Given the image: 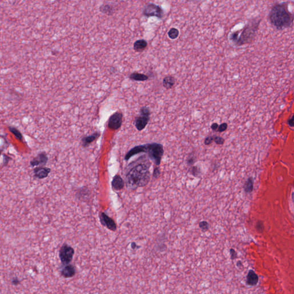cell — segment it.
Instances as JSON below:
<instances>
[{
	"instance_id": "obj_1",
	"label": "cell",
	"mask_w": 294,
	"mask_h": 294,
	"mask_svg": "<svg viewBox=\"0 0 294 294\" xmlns=\"http://www.w3.org/2000/svg\"><path fill=\"white\" fill-rule=\"evenodd\" d=\"M151 166L150 160L144 155L130 163L126 167L125 175L127 187L135 190L146 186L150 179Z\"/></svg>"
},
{
	"instance_id": "obj_2",
	"label": "cell",
	"mask_w": 294,
	"mask_h": 294,
	"mask_svg": "<svg viewBox=\"0 0 294 294\" xmlns=\"http://www.w3.org/2000/svg\"><path fill=\"white\" fill-rule=\"evenodd\" d=\"M269 21L277 29L289 28L294 21V14L290 13L286 3L274 5L269 12Z\"/></svg>"
},
{
	"instance_id": "obj_3",
	"label": "cell",
	"mask_w": 294,
	"mask_h": 294,
	"mask_svg": "<svg viewBox=\"0 0 294 294\" xmlns=\"http://www.w3.org/2000/svg\"><path fill=\"white\" fill-rule=\"evenodd\" d=\"M259 22L252 21L248 23L241 31L240 35L238 36V39L235 44L237 46H241L251 42L253 38L255 37L256 32L257 31L259 26Z\"/></svg>"
},
{
	"instance_id": "obj_4",
	"label": "cell",
	"mask_w": 294,
	"mask_h": 294,
	"mask_svg": "<svg viewBox=\"0 0 294 294\" xmlns=\"http://www.w3.org/2000/svg\"><path fill=\"white\" fill-rule=\"evenodd\" d=\"M145 153H148L151 159L156 166H159L164 153L163 146L156 143L145 144Z\"/></svg>"
},
{
	"instance_id": "obj_5",
	"label": "cell",
	"mask_w": 294,
	"mask_h": 294,
	"mask_svg": "<svg viewBox=\"0 0 294 294\" xmlns=\"http://www.w3.org/2000/svg\"><path fill=\"white\" fill-rule=\"evenodd\" d=\"M74 254V249L66 243L63 244L59 252V259L63 265H67L70 264L73 259Z\"/></svg>"
},
{
	"instance_id": "obj_6",
	"label": "cell",
	"mask_w": 294,
	"mask_h": 294,
	"mask_svg": "<svg viewBox=\"0 0 294 294\" xmlns=\"http://www.w3.org/2000/svg\"><path fill=\"white\" fill-rule=\"evenodd\" d=\"M143 14L146 17L155 16L159 19L163 17L164 12L162 8L159 5L154 4H149L145 6L143 12Z\"/></svg>"
},
{
	"instance_id": "obj_7",
	"label": "cell",
	"mask_w": 294,
	"mask_h": 294,
	"mask_svg": "<svg viewBox=\"0 0 294 294\" xmlns=\"http://www.w3.org/2000/svg\"><path fill=\"white\" fill-rule=\"evenodd\" d=\"M123 115L120 112L113 113L110 116L108 120V126L109 128L112 130H117L120 128L122 123Z\"/></svg>"
},
{
	"instance_id": "obj_8",
	"label": "cell",
	"mask_w": 294,
	"mask_h": 294,
	"mask_svg": "<svg viewBox=\"0 0 294 294\" xmlns=\"http://www.w3.org/2000/svg\"><path fill=\"white\" fill-rule=\"evenodd\" d=\"M100 220L101 224L109 230L113 232H115L117 230V225L114 221L104 212L100 213Z\"/></svg>"
},
{
	"instance_id": "obj_9",
	"label": "cell",
	"mask_w": 294,
	"mask_h": 294,
	"mask_svg": "<svg viewBox=\"0 0 294 294\" xmlns=\"http://www.w3.org/2000/svg\"><path fill=\"white\" fill-rule=\"evenodd\" d=\"M48 156L45 152H40L37 155L36 157L33 158L30 162L31 166L35 167H43L45 166L48 162Z\"/></svg>"
},
{
	"instance_id": "obj_10",
	"label": "cell",
	"mask_w": 294,
	"mask_h": 294,
	"mask_svg": "<svg viewBox=\"0 0 294 294\" xmlns=\"http://www.w3.org/2000/svg\"><path fill=\"white\" fill-rule=\"evenodd\" d=\"M77 273V269L74 265L69 264L63 265L60 269V274L65 279L73 278Z\"/></svg>"
},
{
	"instance_id": "obj_11",
	"label": "cell",
	"mask_w": 294,
	"mask_h": 294,
	"mask_svg": "<svg viewBox=\"0 0 294 294\" xmlns=\"http://www.w3.org/2000/svg\"><path fill=\"white\" fill-rule=\"evenodd\" d=\"M149 119H150L149 116L142 115V114L136 117L135 120V125L137 129L139 131L143 130L148 124Z\"/></svg>"
},
{
	"instance_id": "obj_12",
	"label": "cell",
	"mask_w": 294,
	"mask_h": 294,
	"mask_svg": "<svg viewBox=\"0 0 294 294\" xmlns=\"http://www.w3.org/2000/svg\"><path fill=\"white\" fill-rule=\"evenodd\" d=\"M51 172V169L48 167H37L33 170V174L35 178L39 179H43L47 178Z\"/></svg>"
},
{
	"instance_id": "obj_13",
	"label": "cell",
	"mask_w": 294,
	"mask_h": 294,
	"mask_svg": "<svg viewBox=\"0 0 294 294\" xmlns=\"http://www.w3.org/2000/svg\"><path fill=\"white\" fill-rule=\"evenodd\" d=\"M145 144L144 145H140L136 146L133 147V148L129 150L128 152L125 155V160H128L129 159L132 158L133 156L136 155L137 154L141 153H145Z\"/></svg>"
},
{
	"instance_id": "obj_14",
	"label": "cell",
	"mask_w": 294,
	"mask_h": 294,
	"mask_svg": "<svg viewBox=\"0 0 294 294\" xmlns=\"http://www.w3.org/2000/svg\"><path fill=\"white\" fill-rule=\"evenodd\" d=\"M101 135L100 132H95L91 135L83 137L81 140V144L83 147L86 148L91 144L93 141H95Z\"/></svg>"
},
{
	"instance_id": "obj_15",
	"label": "cell",
	"mask_w": 294,
	"mask_h": 294,
	"mask_svg": "<svg viewBox=\"0 0 294 294\" xmlns=\"http://www.w3.org/2000/svg\"><path fill=\"white\" fill-rule=\"evenodd\" d=\"M112 186L113 190L116 191L121 190L124 187V180L121 177L120 175H116L113 179Z\"/></svg>"
},
{
	"instance_id": "obj_16",
	"label": "cell",
	"mask_w": 294,
	"mask_h": 294,
	"mask_svg": "<svg viewBox=\"0 0 294 294\" xmlns=\"http://www.w3.org/2000/svg\"><path fill=\"white\" fill-rule=\"evenodd\" d=\"M147 46H148V43L145 40L140 39V40H136L134 43L133 49L137 52H140L145 50Z\"/></svg>"
},
{
	"instance_id": "obj_17",
	"label": "cell",
	"mask_w": 294,
	"mask_h": 294,
	"mask_svg": "<svg viewBox=\"0 0 294 294\" xmlns=\"http://www.w3.org/2000/svg\"><path fill=\"white\" fill-rule=\"evenodd\" d=\"M175 80L172 76H167L163 80V85L166 89H170L174 86Z\"/></svg>"
},
{
	"instance_id": "obj_18",
	"label": "cell",
	"mask_w": 294,
	"mask_h": 294,
	"mask_svg": "<svg viewBox=\"0 0 294 294\" xmlns=\"http://www.w3.org/2000/svg\"><path fill=\"white\" fill-rule=\"evenodd\" d=\"M149 77L147 75L139 72H133L129 75V79L135 81H145Z\"/></svg>"
},
{
	"instance_id": "obj_19",
	"label": "cell",
	"mask_w": 294,
	"mask_h": 294,
	"mask_svg": "<svg viewBox=\"0 0 294 294\" xmlns=\"http://www.w3.org/2000/svg\"><path fill=\"white\" fill-rule=\"evenodd\" d=\"M100 12L108 16H110L113 14L114 12L113 7L110 4L102 5L100 7Z\"/></svg>"
},
{
	"instance_id": "obj_20",
	"label": "cell",
	"mask_w": 294,
	"mask_h": 294,
	"mask_svg": "<svg viewBox=\"0 0 294 294\" xmlns=\"http://www.w3.org/2000/svg\"><path fill=\"white\" fill-rule=\"evenodd\" d=\"M8 129L9 131L13 133L18 140H23L22 134L17 129L14 128V127H13V126H9Z\"/></svg>"
},
{
	"instance_id": "obj_21",
	"label": "cell",
	"mask_w": 294,
	"mask_h": 294,
	"mask_svg": "<svg viewBox=\"0 0 294 294\" xmlns=\"http://www.w3.org/2000/svg\"><path fill=\"white\" fill-rule=\"evenodd\" d=\"M179 35V32L178 29L175 28L170 29L168 32V37L171 39H176L177 37H178Z\"/></svg>"
},
{
	"instance_id": "obj_22",
	"label": "cell",
	"mask_w": 294,
	"mask_h": 294,
	"mask_svg": "<svg viewBox=\"0 0 294 294\" xmlns=\"http://www.w3.org/2000/svg\"><path fill=\"white\" fill-rule=\"evenodd\" d=\"M253 188V183L252 178L248 179V181L245 183L244 190L246 193H251Z\"/></svg>"
},
{
	"instance_id": "obj_23",
	"label": "cell",
	"mask_w": 294,
	"mask_h": 294,
	"mask_svg": "<svg viewBox=\"0 0 294 294\" xmlns=\"http://www.w3.org/2000/svg\"><path fill=\"white\" fill-rule=\"evenodd\" d=\"M199 228L202 229L203 232H206L209 229V224L206 221H203L200 222L199 224Z\"/></svg>"
},
{
	"instance_id": "obj_24",
	"label": "cell",
	"mask_w": 294,
	"mask_h": 294,
	"mask_svg": "<svg viewBox=\"0 0 294 294\" xmlns=\"http://www.w3.org/2000/svg\"><path fill=\"white\" fill-rule=\"evenodd\" d=\"M200 172H201L200 169H199V168H198L197 166H193V167L191 168V174H192L193 176H195V177L199 176V175H200Z\"/></svg>"
},
{
	"instance_id": "obj_25",
	"label": "cell",
	"mask_w": 294,
	"mask_h": 294,
	"mask_svg": "<svg viewBox=\"0 0 294 294\" xmlns=\"http://www.w3.org/2000/svg\"><path fill=\"white\" fill-rule=\"evenodd\" d=\"M213 139H214V142L215 143V144L218 145H222L225 142V140L222 137H221L218 136H213Z\"/></svg>"
},
{
	"instance_id": "obj_26",
	"label": "cell",
	"mask_w": 294,
	"mask_h": 294,
	"mask_svg": "<svg viewBox=\"0 0 294 294\" xmlns=\"http://www.w3.org/2000/svg\"><path fill=\"white\" fill-rule=\"evenodd\" d=\"M140 114L145 115V116H150V114H151V112L149 110V108H147L146 106L142 107L140 109Z\"/></svg>"
},
{
	"instance_id": "obj_27",
	"label": "cell",
	"mask_w": 294,
	"mask_h": 294,
	"mask_svg": "<svg viewBox=\"0 0 294 294\" xmlns=\"http://www.w3.org/2000/svg\"><path fill=\"white\" fill-rule=\"evenodd\" d=\"M228 128V124L225 122L224 123H222L221 124L219 125V127H218V129L217 130V132H223L224 131H225L226 129Z\"/></svg>"
},
{
	"instance_id": "obj_28",
	"label": "cell",
	"mask_w": 294,
	"mask_h": 294,
	"mask_svg": "<svg viewBox=\"0 0 294 294\" xmlns=\"http://www.w3.org/2000/svg\"><path fill=\"white\" fill-rule=\"evenodd\" d=\"M213 141H214L213 136H207V137L205 139L204 143H205V145H210Z\"/></svg>"
},
{
	"instance_id": "obj_29",
	"label": "cell",
	"mask_w": 294,
	"mask_h": 294,
	"mask_svg": "<svg viewBox=\"0 0 294 294\" xmlns=\"http://www.w3.org/2000/svg\"><path fill=\"white\" fill-rule=\"evenodd\" d=\"M20 282L21 280L17 277H14L11 279V283L13 286H18L19 284H20Z\"/></svg>"
},
{
	"instance_id": "obj_30",
	"label": "cell",
	"mask_w": 294,
	"mask_h": 294,
	"mask_svg": "<svg viewBox=\"0 0 294 294\" xmlns=\"http://www.w3.org/2000/svg\"><path fill=\"white\" fill-rule=\"evenodd\" d=\"M230 257H231V259L232 260H234L237 259V254L236 252L235 251L234 249H230Z\"/></svg>"
},
{
	"instance_id": "obj_31",
	"label": "cell",
	"mask_w": 294,
	"mask_h": 294,
	"mask_svg": "<svg viewBox=\"0 0 294 294\" xmlns=\"http://www.w3.org/2000/svg\"><path fill=\"white\" fill-rule=\"evenodd\" d=\"M160 174V171L159 168L158 167L155 168L154 170H153V177L155 178H158V177L159 176Z\"/></svg>"
},
{
	"instance_id": "obj_32",
	"label": "cell",
	"mask_w": 294,
	"mask_h": 294,
	"mask_svg": "<svg viewBox=\"0 0 294 294\" xmlns=\"http://www.w3.org/2000/svg\"><path fill=\"white\" fill-rule=\"evenodd\" d=\"M195 162V158L193 156H190L187 159V164L189 166L193 165Z\"/></svg>"
},
{
	"instance_id": "obj_33",
	"label": "cell",
	"mask_w": 294,
	"mask_h": 294,
	"mask_svg": "<svg viewBox=\"0 0 294 294\" xmlns=\"http://www.w3.org/2000/svg\"><path fill=\"white\" fill-rule=\"evenodd\" d=\"M218 127H219V125L217 124V123H213V124L211 125V128L214 131H217L218 130Z\"/></svg>"
},
{
	"instance_id": "obj_34",
	"label": "cell",
	"mask_w": 294,
	"mask_h": 294,
	"mask_svg": "<svg viewBox=\"0 0 294 294\" xmlns=\"http://www.w3.org/2000/svg\"><path fill=\"white\" fill-rule=\"evenodd\" d=\"M288 124L291 127H294V115L288 120Z\"/></svg>"
},
{
	"instance_id": "obj_35",
	"label": "cell",
	"mask_w": 294,
	"mask_h": 294,
	"mask_svg": "<svg viewBox=\"0 0 294 294\" xmlns=\"http://www.w3.org/2000/svg\"><path fill=\"white\" fill-rule=\"evenodd\" d=\"M131 248H132V249H133V250H135L136 249L140 248V246H137V245L136 244V242H133L131 243Z\"/></svg>"
},
{
	"instance_id": "obj_36",
	"label": "cell",
	"mask_w": 294,
	"mask_h": 294,
	"mask_svg": "<svg viewBox=\"0 0 294 294\" xmlns=\"http://www.w3.org/2000/svg\"></svg>"
}]
</instances>
